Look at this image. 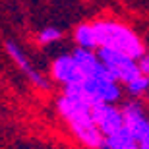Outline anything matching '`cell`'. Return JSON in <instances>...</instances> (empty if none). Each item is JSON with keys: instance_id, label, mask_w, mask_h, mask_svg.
I'll use <instances>...</instances> for the list:
<instances>
[{"instance_id": "cell-1", "label": "cell", "mask_w": 149, "mask_h": 149, "mask_svg": "<svg viewBox=\"0 0 149 149\" xmlns=\"http://www.w3.org/2000/svg\"><path fill=\"white\" fill-rule=\"evenodd\" d=\"M56 109H58V114L62 116V120L70 126L72 134L87 149L103 147L105 136L101 134L99 126L95 124L93 107L89 103H83V101L76 99V97L62 93V97L56 103Z\"/></svg>"}, {"instance_id": "cell-2", "label": "cell", "mask_w": 149, "mask_h": 149, "mask_svg": "<svg viewBox=\"0 0 149 149\" xmlns=\"http://www.w3.org/2000/svg\"><path fill=\"white\" fill-rule=\"evenodd\" d=\"M97 49H109L114 52H122L139 60L145 54L143 41L132 27H128L114 19H99L93 22Z\"/></svg>"}, {"instance_id": "cell-3", "label": "cell", "mask_w": 149, "mask_h": 149, "mask_svg": "<svg viewBox=\"0 0 149 149\" xmlns=\"http://www.w3.org/2000/svg\"><path fill=\"white\" fill-rule=\"evenodd\" d=\"M97 54H99L101 62L105 64V68L111 72V76L124 87L143 76L139 60H136L132 56H126L122 52H114L109 49H97Z\"/></svg>"}, {"instance_id": "cell-4", "label": "cell", "mask_w": 149, "mask_h": 149, "mask_svg": "<svg viewBox=\"0 0 149 149\" xmlns=\"http://www.w3.org/2000/svg\"><path fill=\"white\" fill-rule=\"evenodd\" d=\"M50 76L54 81H58L62 87L66 85H79L85 81V72L79 66V62L76 60L74 52L70 54H60L54 58L52 66H50Z\"/></svg>"}, {"instance_id": "cell-5", "label": "cell", "mask_w": 149, "mask_h": 149, "mask_svg": "<svg viewBox=\"0 0 149 149\" xmlns=\"http://www.w3.org/2000/svg\"><path fill=\"white\" fill-rule=\"evenodd\" d=\"M93 118L95 124L99 126L103 136H112V134L124 130V114L122 109L114 105V103H97L93 107Z\"/></svg>"}, {"instance_id": "cell-6", "label": "cell", "mask_w": 149, "mask_h": 149, "mask_svg": "<svg viewBox=\"0 0 149 149\" xmlns=\"http://www.w3.org/2000/svg\"><path fill=\"white\" fill-rule=\"evenodd\" d=\"M4 49H6V54L12 58V62H14V64H16V66L19 68L23 74H25V77H27L29 81L33 83L35 87H39V89H47V85H49L47 77H45L43 74L39 72V70L33 66V64H31L29 56L23 52V49L16 43V41H6Z\"/></svg>"}, {"instance_id": "cell-7", "label": "cell", "mask_w": 149, "mask_h": 149, "mask_svg": "<svg viewBox=\"0 0 149 149\" xmlns=\"http://www.w3.org/2000/svg\"><path fill=\"white\" fill-rule=\"evenodd\" d=\"M122 114H124V126L130 130V132L138 138L145 134V130L149 128V118L147 114H145L143 107L139 105L138 101H130V103H126V105H122Z\"/></svg>"}, {"instance_id": "cell-8", "label": "cell", "mask_w": 149, "mask_h": 149, "mask_svg": "<svg viewBox=\"0 0 149 149\" xmlns=\"http://www.w3.org/2000/svg\"><path fill=\"white\" fill-rule=\"evenodd\" d=\"M101 149H139V141L128 128H124L112 136H107Z\"/></svg>"}, {"instance_id": "cell-9", "label": "cell", "mask_w": 149, "mask_h": 149, "mask_svg": "<svg viewBox=\"0 0 149 149\" xmlns=\"http://www.w3.org/2000/svg\"><path fill=\"white\" fill-rule=\"evenodd\" d=\"M74 41L79 49L97 50V39H95V27L93 23H81L74 29Z\"/></svg>"}, {"instance_id": "cell-10", "label": "cell", "mask_w": 149, "mask_h": 149, "mask_svg": "<svg viewBox=\"0 0 149 149\" xmlns=\"http://www.w3.org/2000/svg\"><path fill=\"white\" fill-rule=\"evenodd\" d=\"M62 37H64V33H62L60 27H56V25H47V27H43L37 33V43L43 45V47H47V45H54V43H58V41H62Z\"/></svg>"}, {"instance_id": "cell-11", "label": "cell", "mask_w": 149, "mask_h": 149, "mask_svg": "<svg viewBox=\"0 0 149 149\" xmlns=\"http://www.w3.org/2000/svg\"><path fill=\"white\" fill-rule=\"evenodd\" d=\"M126 91L132 97H141V95H147L149 93V76H141L138 77L136 81H132L130 85H126Z\"/></svg>"}, {"instance_id": "cell-12", "label": "cell", "mask_w": 149, "mask_h": 149, "mask_svg": "<svg viewBox=\"0 0 149 149\" xmlns=\"http://www.w3.org/2000/svg\"><path fill=\"white\" fill-rule=\"evenodd\" d=\"M139 66H141V72L145 76H149V54H143L139 58Z\"/></svg>"}, {"instance_id": "cell-13", "label": "cell", "mask_w": 149, "mask_h": 149, "mask_svg": "<svg viewBox=\"0 0 149 149\" xmlns=\"http://www.w3.org/2000/svg\"><path fill=\"white\" fill-rule=\"evenodd\" d=\"M139 149H149V128L145 130V134L139 138Z\"/></svg>"}, {"instance_id": "cell-14", "label": "cell", "mask_w": 149, "mask_h": 149, "mask_svg": "<svg viewBox=\"0 0 149 149\" xmlns=\"http://www.w3.org/2000/svg\"><path fill=\"white\" fill-rule=\"evenodd\" d=\"M147 99H149V93H147Z\"/></svg>"}]
</instances>
